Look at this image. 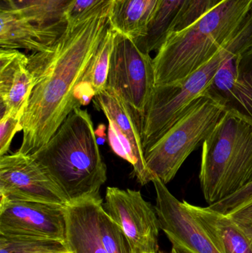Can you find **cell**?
<instances>
[{"label": "cell", "instance_id": "obj_1", "mask_svg": "<svg viewBox=\"0 0 252 253\" xmlns=\"http://www.w3.org/2000/svg\"><path fill=\"white\" fill-rule=\"evenodd\" d=\"M112 3L78 23L67 25L48 48L28 56L34 87L21 120L22 141L18 151L36 153L69 114L82 106L77 93L109 27Z\"/></svg>", "mask_w": 252, "mask_h": 253}, {"label": "cell", "instance_id": "obj_2", "mask_svg": "<svg viewBox=\"0 0 252 253\" xmlns=\"http://www.w3.org/2000/svg\"><path fill=\"white\" fill-rule=\"evenodd\" d=\"M32 156L62 189L69 204L102 199L100 189L108 179L107 166L87 110H73Z\"/></svg>", "mask_w": 252, "mask_h": 253}, {"label": "cell", "instance_id": "obj_3", "mask_svg": "<svg viewBox=\"0 0 252 253\" xmlns=\"http://www.w3.org/2000/svg\"><path fill=\"white\" fill-rule=\"evenodd\" d=\"M252 9V0H222L189 26L169 33L153 58L155 85L180 81L209 62Z\"/></svg>", "mask_w": 252, "mask_h": 253}, {"label": "cell", "instance_id": "obj_4", "mask_svg": "<svg viewBox=\"0 0 252 253\" xmlns=\"http://www.w3.org/2000/svg\"><path fill=\"white\" fill-rule=\"evenodd\" d=\"M199 179L209 205L252 182V124L224 113L202 144Z\"/></svg>", "mask_w": 252, "mask_h": 253}, {"label": "cell", "instance_id": "obj_5", "mask_svg": "<svg viewBox=\"0 0 252 253\" xmlns=\"http://www.w3.org/2000/svg\"><path fill=\"white\" fill-rule=\"evenodd\" d=\"M252 47V9L244 23L209 62L180 81L155 85L141 126L144 152L201 97L226 59Z\"/></svg>", "mask_w": 252, "mask_h": 253}, {"label": "cell", "instance_id": "obj_6", "mask_svg": "<svg viewBox=\"0 0 252 253\" xmlns=\"http://www.w3.org/2000/svg\"><path fill=\"white\" fill-rule=\"evenodd\" d=\"M225 111L220 104L201 96L156 142L144 152L145 162L154 176L168 184L188 156L204 144Z\"/></svg>", "mask_w": 252, "mask_h": 253}, {"label": "cell", "instance_id": "obj_7", "mask_svg": "<svg viewBox=\"0 0 252 253\" xmlns=\"http://www.w3.org/2000/svg\"><path fill=\"white\" fill-rule=\"evenodd\" d=\"M155 87L153 59L134 40L115 32L106 88L130 108L141 131L146 106Z\"/></svg>", "mask_w": 252, "mask_h": 253}, {"label": "cell", "instance_id": "obj_8", "mask_svg": "<svg viewBox=\"0 0 252 253\" xmlns=\"http://www.w3.org/2000/svg\"><path fill=\"white\" fill-rule=\"evenodd\" d=\"M0 196L10 200L69 205L66 195L35 158L18 150L0 156Z\"/></svg>", "mask_w": 252, "mask_h": 253}, {"label": "cell", "instance_id": "obj_9", "mask_svg": "<svg viewBox=\"0 0 252 253\" xmlns=\"http://www.w3.org/2000/svg\"><path fill=\"white\" fill-rule=\"evenodd\" d=\"M105 199L107 212L127 236L133 253H158V215L141 192L108 187Z\"/></svg>", "mask_w": 252, "mask_h": 253}, {"label": "cell", "instance_id": "obj_10", "mask_svg": "<svg viewBox=\"0 0 252 253\" xmlns=\"http://www.w3.org/2000/svg\"><path fill=\"white\" fill-rule=\"evenodd\" d=\"M66 207L1 198L0 235L65 242Z\"/></svg>", "mask_w": 252, "mask_h": 253}, {"label": "cell", "instance_id": "obj_11", "mask_svg": "<svg viewBox=\"0 0 252 253\" xmlns=\"http://www.w3.org/2000/svg\"><path fill=\"white\" fill-rule=\"evenodd\" d=\"M95 105L108 119L109 141L114 151L131 164L141 185L152 182L154 175L145 162L141 131L127 104L115 92L106 88L95 96Z\"/></svg>", "mask_w": 252, "mask_h": 253}, {"label": "cell", "instance_id": "obj_12", "mask_svg": "<svg viewBox=\"0 0 252 253\" xmlns=\"http://www.w3.org/2000/svg\"><path fill=\"white\" fill-rule=\"evenodd\" d=\"M152 182L160 228L172 245L190 253H222L183 202L176 199L158 177L155 175Z\"/></svg>", "mask_w": 252, "mask_h": 253}, {"label": "cell", "instance_id": "obj_13", "mask_svg": "<svg viewBox=\"0 0 252 253\" xmlns=\"http://www.w3.org/2000/svg\"><path fill=\"white\" fill-rule=\"evenodd\" d=\"M201 96L252 125V47L226 59Z\"/></svg>", "mask_w": 252, "mask_h": 253}, {"label": "cell", "instance_id": "obj_14", "mask_svg": "<svg viewBox=\"0 0 252 253\" xmlns=\"http://www.w3.org/2000/svg\"><path fill=\"white\" fill-rule=\"evenodd\" d=\"M0 47L4 50L43 51L56 41L66 29L67 22L43 25L32 22L11 9L0 8Z\"/></svg>", "mask_w": 252, "mask_h": 253}, {"label": "cell", "instance_id": "obj_15", "mask_svg": "<svg viewBox=\"0 0 252 253\" xmlns=\"http://www.w3.org/2000/svg\"><path fill=\"white\" fill-rule=\"evenodd\" d=\"M34 80L28 56L19 50L0 49V108L6 113H25Z\"/></svg>", "mask_w": 252, "mask_h": 253}, {"label": "cell", "instance_id": "obj_16", "mask_svg": "<svg viewBox=\"0 0 252 253\" xmlns=\"http://www.w3.org/2000/svg\"><path fill=\"white\" fill-rule=\"evenodd\" d=\"M102 199H87L66 207V244L71 253H108L99 227Z\"/></svg>", "mask_w": 252, "mask_h": 253}, {"label": "cell", "instance_id": "obj_17", "mask_svg": "<svg viewBox=\"0 0 252 253\" xmlns=\"http://www.w3.org/2000/svg\"><path fill=\"white\" fill-rule=\"evenodd\" d=\"M183 202L222 253H252L251 241L229 215Z\"/></svg>", "mask_w": 252, "mask_h": 253}, {"label": "cell", "instance_id": "obj_18", "mask_svg": "<svg viewBox=\"0 0 252 253\" xmlns=\"http://www.w3.org/2000/svg\"><path fill=\"white\" fill-rule=\"evenodd\" d=\"M161 0H114L109 14L111 28L136 43L147 36Z\"/></svg>", "mask_w": 252, "mask_h": 253}, {"label": "cell", "instance_id": "obj_19", "mask_svg": "<svg viewBox=\"0 0 252 253\" xmlns=\"http://www.w3.org/2000/svg\"><path fill=\"white\" fill-rule=\"evenodd\" d=\"M192 0H161L159 9L152 22L147 36L136 43L146 53L157 51L167 34L189 7Z\"/></svg>", "mask_w": 252, "mask_h": 253}, {"label": "cell", "instance_id": "obj_20", "mask_svg": "<svg viewBox=\"0 0 252 253\" xmlns=\"http://www.w3.org/2000/svg\"><path fill=\"white\" fill-rule=\"evenodd\" d=\"M20 16L34 22L53 25L67 22L65 13L73 0H0Z\"/></svg>", "mask_w": 252, "mask_h": 253}, {"label": "cell", "instance_id": "obj_21", "mask_svg": "<svg viewBox=\"0 0 252 253\" xmlns=\"http://www.w3.org/2000/svg\"><path fill=\"white\" fill-rule=\"evenodd\" d=\"M114 37L115 31L111 28L109 23V27L92 59L84 83L81 86V88L84 91H87L84 86L86 85L88 91L94 97L107 87L111 54L113 48Z\"/></svg>", "mask_w": 252, "mask_h": 253}, {"label": "cell", "instance_id": "obj_22", "mask_svg": "<svg viewBox=\"0 0 252 253\" xmlns=\"http://www.w3.org/2000/svg\"><path fill=\"white\" fill-rule=\"evenodd\" d=\"M0 253H71L66 242L0 235Z\"/></svg>", "mask_w": 252, "mask_h": 253}, {"label": "cell", "instance_id": "obj_23", "mask_svg": "<svg viewBox=\"0 0 252 253\" xmlns=\"http://www.w3.org/2000/svg\"><path fill=\"white\" fill-rule=\"evenodd\" d=\"M99 227L101 239L108 253H133L127 236L103 205L99 209Z\"/></svg>", "mask_w": 252, "mask_h": 253}, {"label": "cell", "instance_id": "obj_24", "mask_svg": "<svg viewBox=\"0 0 252 253\" xmlns=\"http://www.w3.org/2000/svg\"><path fill=\"white\" fill-rule=\"evenodd\" d=\"M113 1L114 0H73L65 13L67 23H78Z\"/></svg>", "mask_w": 252, "mask_h": 253}, {"label": "cell", "instance_id": "obj_25", "mask_svg": "<svg viewBox=\"0 0 252 253\" xmlns=\"http://www.w3.org/2000/svg\"><path fill=\"white\" fill-rule=\"evenodd\" d=\"M24 112H8L0 118V156L7 154L16 132L22 131L21 120Z\"/></svg>", "mask_w": 252, "mask_h": 253}, {"label": "cell", "instance_id": "obj_26", "mask_svg": "<svg viewBox=\"0 0 252 253\" xmlns=\"http://www.w3.org/2000/svg\"><path fill=\"white\" fill-rule=\"evenodd\" d=\"M221 1L222 0H192L189 7L176 22L171 31H180L186 28Z\"/></svg>", "mask_w": 252, "mask_h": 253}, {"label": "cell", "instance_id": "obj_27", "mask_svg": "<svg viewBox=\"0 0 252 253\" xmlns=\"http://www.w3.org/2000/svg\"><path fill=\"white\" fill-rule=\"evenodd\" d=\"M252 198V181L234 194L225 198L220 202L209 205L211 209L217 212L228 213L241 206Z\"/></svg>", "mask_w": 252, "mask_h": 253}, {"label": "cell", "instance_id": "obj_28", "mask_svg": "<svg viewBox=\"0 0 252 253\" xmlns=\"http://www.w3.org/2000/svg\"><path fill=\"white\" fill-rule=\"evenodd\" d=\"M226 214L241 227L252 244V198Z\"/></svg>", "mask_w": 252, "mask_h": 253}, {"label": "cell", "instance_id": "obj_29", "mask_svg": "<svg viewBox=\"0 0 252 253\" xmlns=\"http://www.w3.org/2000/svg\"><path fill=\"white\" fill-rule=\"evenodd\" d=\"M168 253H190L188 252L187 251H185L183 248H180V247L176 246V245H173L172 247L171 251Z\"/></svg>", "mask_w": 252, "mask_h": 253}]
</instances>
